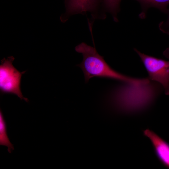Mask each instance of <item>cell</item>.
Segmentation results:
<instances>
[{
  "mask_svg": "<svg viewBox=\"0 0 169 169\" xmlns=\"http://www.w3.org/2000/svg\"><path fill=\"white\" fill-rule=\"evenodd\" d=\"M76 52L81 53L83 59L77 65L82 69L85 82H87L94 77L111 79L127 84L140 85L148 83L147 78H137L124 75L112 69L105 61L103 57L97 52L95 47L82 43L75 48Z\"/></svg>",
  "mask_w": 169,
  "mask_h": 169,
  "instance_id": "obj_1",
  "label": "cell"
},
{
  "mask_svg": "<svg viewBox=\"0 0 169 169\" xmlns=\"http://www.w3.org/2000/svg\"><path fill=\"white\" fill-rule=\"evenodd\" d=\"M126 84L115 91L114 99L120 108L129 113L139 112L149 107L163 88L151 81L140 85Z\"/></svg>",
  "mask_w": 169,
  "mask_h": 169,
  "instance_id": "obj_2",
  "label": "cell"
},
{
  "mask_svg": "<svg viewBox=\"0 0 169 169\" xmlns=\"http://www.w3.org/2000/svg\"><path fill=\"white\" fill-rule=\"evenodd\" d=\"M13 56L4 58L0 65V89L3 93H11L17 95L21 100L26 102L28 100L24 97L21 91L20 85L22 75L25 71L20 72L13 65L14 60Z\"/></svg>",
  "mask_w": 169,
  "mask_h": 169,
  "instance_id": "obj_3",
  "label": "cell"
},
{
  "mask_svg": "<svg viewBox=\"0 0 169 169\" xmlns=\"http://www.w3.org/2000/svg\"><path fill=\"white\" fill-rule=\"evenodd\" d=\"M148 74L149 79L160 84L166 95H169V61L145 54L136 49Z\"/></svg>",
  "mask_w": 169,
  "mask_h": 169,
  "instance_id": "obj_4",
  "label": "cell"
},
{
  "mask_svg": "<svg viewBox=\"0 0 169 169\" xmlns=\"http://www.w3.org/2000/svg\"><path fill=\"white\" fill-rule=\"evenodd\" d=\"M101 2V0H65L66 11L61 16V21L65 22L73 14L94 13L97 10Z\"/></svg>",
  "mask_w": 169,
  "mask_h": 169,
  "instance_id": "obj_5",
  "label": "cell"
},
{
  "mask_svg": "<svg viewBox=\"0 0 169 169\" xmlns=\"http://www.w3.org/2000/svg\"><path fill=\"white\" fill-rule=\"evenodd\" d=\"M143 134L150 140L155 154L160 162L169 168V144L148 129L145 130Z\"/></svg>",
  "mask_w": 169,
  "mask_h": 169,
  "instance_id": "obj_6",
  "label": "cell"
},
{
  "mask_svg": "<svg viewBox=\"0 0 169 169\" xmlns=\"http://www.w3.org/2000/svg\"><path fill=\"white\" fill-rule=\"evenodd\" d=\"M0 145L8 147V151L11 153L14 150L8 136L6 123L1 110L0 111Z\"/></svg>",
  "mask_w": 169,
  "mask_h": 169,
  "instance_id": "obj_7",
  "label": "cell"
},
{
  "mask_svg": "<svg viewBox=\"0 0 169 169\" xmlns=\"http://www.w3.org/2000/svg\"><path fill=\"white\" fill-rule=\"evenodd\" d=\"M143 7L147 8L153 7L162 11H167V7L169 4V0H136Z\"/></svg>",
  "mask_w": 169,
  "mask_h": 169,
  "instance_id": "obj_8",
  "label": "cell"
},
{
  "mask_svg": "<svg viewBox=\"0 0 169 169\" xmlns=\"http://www.w3.org/2000/svg\"><path fill=\"white\" fill-rule=\"evenodd\" d=\"M121 0H101L105 8L113 15L115 20Z\"/></svg>",
  "mask_w": 169,
  "mask_h": 169,
  "instance_id": "obj_9",
  "label": "cell"
},
{
  "mask_svg": "<svg viewBox=\"0 0 169 169\" xmlns=\"http://www.w3.org/2000/svg\"><path fill=\"white\" fill-rule=\"evenodd\" d=\"M161 28L165 33L169 34V16L167 21L165 24L162 23Z\"/></svg>",
  "mask_w": 169,
  "mask_h": 169,
  "instance_id": "obj_10",
  "label": "cell"
},
{
  "mask_svg": "<svg viewBox=\"0 0 169 169\" xmlns=\"http://www.w3.org/2000/svg\"><path fill=\"white\" fill-rule=\"evenodd\" d=\"M164 55L169 59V48L166 49L163 52Z\"/></svg>",
  "mask_w": 169,
  "mask_h": 169,
  "instance_id": "obj_11",
  "label": "cell"
}]
</instances>
